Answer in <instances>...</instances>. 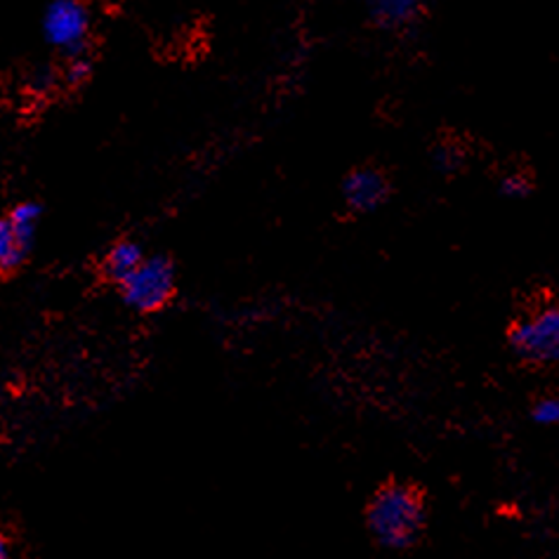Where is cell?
<instances>
[{
  "mask_svg": "<svg viewBox=\"0 0 559 559\" xmlns=\"http://www.w3.org/2000/svg\"><path fill=\"white\" fill-rule=\"evenodd\" d=\"M366 520L382 546L406 548L423 528V503L414 489L392 484L373 496Z\"/></svg>",
  "mask_w": 559,
  "mask_h": 559,
  "instance_id": "6da1fadb",
  "label": "cell"
},
{
  "mask_svg": "<svg viewBox=\"0 0 559 559\" xmlns=\"http://www.w3.org/2000/svg\"><path fill=\"white\" fill-rule=\"evenodd\" d=\"M91 34V12L83 0H52L43 12V36L69 60L83 57Z\"/></svg>",
  "mask_w": 559,
  "mask_h": 559,
  "instance_id": "7a4b0ae2",
  "label": "cell"
},
{
  "mask_svg": "<svg viewBox=\"0 0 559 559\" xmlns=\"http://www.w3.org/2000/svg\"><path fill=\"white\" fill-rule=\"evenodd\" d=\"M123 300L138 312H156L175 290V267L164 255L146 258L140 270L121 284Z\"/></svg>",
  "mask_w": 559,
  "mask_h": 559,
  "instance_id": "3957f363",
  "label": "cell"
},
{
  "mask_svg": "<svg viewBox=\"0 0 559 559\" xmlns=\"http://www.w3.org/2000/svg\"><path fill=\"white\" fill-rule=\"evenodd\" d=\"M510 343L526 361H559V307H543L536 314L522 319L512 329Z\"/></svg>",
  "mask_w": 559,
  "mask_h": 559,
  "instance_id": "277c9868",
  "label": "cell"
},
{
  "mask_svg": "<svg viewBox=\"0 0 559 559\" xmlns=\"http://www.w3.org/2000/svg\"><path fill=\"white\" fill-rule=\"evenodd\" d=\"M343 194H345V201L349 203V209L366 213V211L378 209V205L385 201L388 182L378 170L361 168L352 173L345 180Z\"/></svg>",
  "mask_w": 559,
  "mask_h": 559,
  "instance_id": "5b68a950",
  "label": "cell"
},
{
  "mask_svg": "<svg viewBox=\"0 0 559 559\" xmlns=\"http://www.w3.org/2000/svg\"><path fill=\"white\" fill-rule=\"evenodd\" d=\"M144 253L140 243L135 241H119L109 248V253L105 258V274L114 282H128V278L140 270V264L144 262Z\"/></svg>",
  "mask_w": 559,
  "mask_h": 559,
  "instance_id": "8992f818",
  "label": "cell"
},
{
  "mask_svg": "<svg viewBox=\"0 0 559 559\" xmlns=\"http://www.w3.org/2000/svg\"><path fill=\"white\" fill-rule=\"evenodd\" d=\"M371 17L382 26H406L418 17L423 0H366Z\"/></svg>",
  "mask_w": 559,
  "mask_h": 559,
  "instance_id": "52a82bcc",
  "label": "cell"
},
{
  "mask_svg": "<svg viewBox=\"0 0 559 559\" xmlns=\"http://www.w3.org/2000/svg\"><path fill=\"white\" fill-rule=\"evenodd\" d=\"M40 213H43V209H40L36 201H24V203L14 205V209L10 211V215L5 217L8 223H10V227L14 229V234H17V237L26 246H34Z\"/></svg>",
  "mask_w": 559,
  "mask_h": 559,
  "instance_id": "ba28073f",
  "label": "cell"
},
{
  "mask_svg": "<svg viewBox=\"0 0 559 559\" xmlns=\"http://www.w3.org/2000/svg\"><path fill=\"white\" fill-rule=\"evenodd\" d=\"M28 250H32V246H26L3 217V223H0V270L3 272L17 270L26 260Z\"/></svg>",
  "mask_w": 559,
  "mask_h": 559,
  "instance_id": "9c48e42d",
  "label": "cell"
},
{
  "mask_svg": "<svg viewBox=\"0 0 559 559\" xmlns=\"http://www.w3.org/2000/svg\"><path fill=\"white\" fill-rule=\"evenodd\" d=\"M534 418L540 425H559V400L557 396L540 400L534 408Z\"/></svg>",
  "mask_w": 559,
  "mask_h": 559,
  "instance_id": "30bf717a",
  "label": "cell"
},
{
  "mask_svg": "<svg viewBox=\"0 0 559 559\" xmlns=\"http://www.w3.org/2000/svg\"><path fill=\"white\" fill-rule=\"evenodd\" d=\"M528 189L532 187H528V180L524 175H508V178L500 182V191H503L508 199H524L528 194Z\"/></svg>",
  "mask_w": 559,
  "mask_h": 559,
  "instance_id": "8fae6325",
  "label": "cell"
},
{
  "mask_svg": "<svg viewBox=\"0 0 559 559\" xmlns=\"http://www.w3.org/2000/svg\"><path fill=\"white\" fill-rule=\"evenodd\" d=\"M91 76V62L85 60V57H76V60H71L67 67V79L69 83H81Z\"/></svg>",
  "mask_w": 559,
  "mask_h": 559,
  "instance_id": "7c38bea8",
  "label": "cell"
},
{
  "mask_svg": "<svg viewBox=\"0 0 559 559\" xmlns=\"http://www.w3.org/2000/svg\"><path fill=\"white\" fill-rule=\"evenodd\" d=\"M437 164H439V168H444V170H453L455 166H459V158L451 156L449 152H439V156H437Z\"/></svg>",
  "mask_w": 559,
  "mask_h": 559,
  "instance_id": "4fadbf2b",
  "label": "cell"
},
{
  "mask_svg": "<svg viewBox=\"0 0 559 559\" xmlns=\"http://www.w3.org/2000/svg\"><path fill=\"white\" fill-rule=\"evenodd\" d=\"M0 559H8V543H0Z\"/></svg>",
  "mask_w": 559,
  "mask_h": 559,
  "instance_id": "5bb4252c",
  "label": "cell"
}]
</instances>
